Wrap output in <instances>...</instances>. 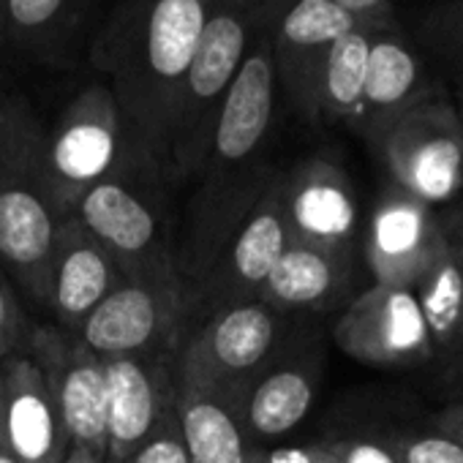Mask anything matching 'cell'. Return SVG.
Returning a JSON list of instances; mask_svg holds the SVG:
<instances>
[{"label": "cell", "instance_id": "1", "mask_svg": "<svg viewBox=\"0 0 463 463\" xmlns=\"http://www.w3.org/2000/svg\"><path fill=\"white\" fill-rule=\"evenodd\" d=\"M279 80L268 17L218 112L207 156L196 175L175 265L185 287L196 284L251 213L279 166L268 158L279 115Z\"/></svg>", "mask_w": 463, "mask_h": 463}, {"label": "cell", "instance_id": "2", "mask_svg": "<svg viewBox=\"0 0 463 463\" xmlns=\"http://www.w3.org/2000/svg\"><path fill=\"white\" fill-rule=\"evenodd\" d=\"M210 4L115 0L88 47L85 63L109 85L142 156L164 177L175 99L199 47Z\"/></svg>", "mask_w": 463, "mask_h": 463}, {"label": "cell", "instance_id": "3", "mask_svg": "<svg viewBox=\"0 0 463 463\" xmlns=\"http://www.w3.org/2000/svg\"><path fill=\"white\" fill-rule=\"evenodd\" d=\"M44 120L14 90H0V265L20 295L44 311L47 273L63 218L47 199Z\"/></svg>", "mask_w": 463, "mask_h": 463}, {"label": "cell", "instance_id": "4", "mask_svg": "<svg viewBox=\"0 0 463 463\" xmlns=\"http://www.w3.org/2000/svg\"><path fill=\"white\" fill-rule=\"evenodd\" d=\"M42 164L47 199L58 218H69L80 196L107 177L131 169L158 172L142 156L115 93L101 77L82 85L58 118L50 126L44 123Z\"/></svg>", "mask_w": 463, "mask_h": 463}, {"label": "cell", "instance_id": "5", "mask_svg": "<svg viewBox=\"0 0 463 463\" xmlns=\"http://www.w3.org/2000/svg\"><path fill=\"white\" fill-rule=\"evenodd\" d=\"M268 9L257 12L232 4H218V0L210 4V14L202 28L199 47L180 82L172 109L169 139H166L169 183L196 180L223 99L249 55L257 31L268 17Z\"/></svg>", "mask_w": 463, "mask_h": 463}, {"label": "cell", "instance_id": "6", "mask_svg": "<svg viewBox=\"0 0 463 463\" xmlns=\"http://www.w3.org/2000/svg\"><path fill=\"white\" fill-rule=\"evenodd\" d=\"M311 325L314 319L281 314L262 300L218 308L185 330L175 352L177 384L223 398L273 363Z\"/></svg>", "mask_w": 463, "mask_h": 463}, {"label": "cell", "instance_id": "7", "mask_svg": "<svg viewBox=\"0 0 463 463\" xmlns=\"http://www.w3.org/2000/svg\"><path fill=\"white\" fill-rule=\"evenodd\" d=\"M158 183H166L158 172L131 169L85 191L71 210L123 279L131 281L180 279L169 223L156 196Z\"/></svg>", "mask_w": 463, "mask_h": 463}, {"label": "cell", "instance_id": "8", "mask_svg": "<svg viewBox=\"0 0 463 463\" xmlns=\"http://www.w3.org/2000/svg\"><path fill=\"white\" fill-rule=\"evenodd\" d=\"M365 145L390 183L428 207L449 204L463 191V123L447 88L392 118Z\"/></svg>", "mask_w": 463, "mask_h": 463}, {"label": "cell", "instance_id": "9", "mask_svg": "<svg viewBox=\"0 0 463 463\" xmlns=\"http://www.w3.org/2000/svg\"><path fill=\"white\" fill-rule=\"evenodd\" d=\"M191 327L185 284L180 279L131 281L109 292L80 327V338L104 363L120 357H175Z\"/></svg>", "mask_w": 463, "mask_h": 463}, {"label": "cell", "instance_id": "10", "mask_svg": "<svg viewBox=\"0 0 463 463\" xmlns=\"http://www.w3.org/2000/svg\"><path fill=\"white\" fill-rule=\"evenodd\" d=\"M325 357L322 333L311 325L273 363L223 395L226 409L251 444L268 447L308 417L322 384Z\"/></svg>", "mask_w": 463, "mask_h": 463}, {"label": "cell", "instance_id": "11", "mask_svg": "<svg viewBox=\"0 0 463 463\" xmlns=\"http://www.w3.org/2000/svg\"><path fill=\"white\" fill-rule=\"evenodd\" d=\"M279 172L268 183L251 213L243 218L232 241L223 246L213 268L196 284L185 287L191 325L218 308L257 300L273 265L289 246V232L279 194Z\"/></svg>", "mask_w": 463, "mask_h": 463}, {"label": "cell", "instance_id": "12", "mask_svg": "<svg viewBox=\"0 0 463 463\" xmlns=\"http://www.w3.org/2000/svg\"><path fill=\"white\" fill-rule=\"evenodd\" d=\"M25 354L39 365L58 403L71 447L107 458V368L77 333L36 322Z\"/></svg>", "mask_w": 463, "mask_h": 463}, {"label": "cell", "instance_id": "13", "mask_svg": "<svg viewBox=\"0 0 463 463\" xmlns=\"http://www.w3.org/2000/svg\"><path fill=\"white\" fill-rule=\"evenodd\" d=\"M289 243L354 257L360 241L357 194L346 169L327 156H308L279 172Z\"/></svg>", "mask_w": 463, "mask_h": 463}, {"label": "cell", "instance_id": "14", "mask_svg": "<svg viewBox=\"0 0 463 463\" xmlns=\"http://www.w3.org/2000/svg\"><path fill=\"white\" fill-rule=\"evenodd\" d=\"M338 349L376 368H414L436 360L411 289L373 284L352 298L333 327Z\"/></svg>", "mask_w": 463, "mask_h": 463}, {"label": "cell", "instance_id": "15", "mask_svg": "<svg viewBox=\"0 0 463 463\" xmlns=\"http://www.w3.org/2000/svg\"><path fill=\"white\" fill-rule=\"evenodd\" d=\"M360 28L330 0H273L268 9V39L281 96L314 123V93L330 47Z\"/></svg>", "mask_w": 463, "mask_h": 463}, {"label": "cell", "instance_id": "16", "mask_svg": "<svg viewBox=\"0 0 463 463\" xmlns=\"http://www.w3.org/2000/svg\"><path fill=\"white\" fill-rule=\"evenodd\" d=\"M107 463H123L180 414L175 357L107 360Z\"/></svg>", "mask_w": 463, "mask_h": 463}, {"label": "cell", "instance_id": "17", "mask_svg": "<svg viewBox=\"0 0 463 463\" xmlns=\"http://www.w3.org/2000/svg\"><path fill=\"white\" fill-rule=\"evenodd\" d=\"M444 232L433 207L387 183L373 202L363 238L373 284L411 289L430 265Z\"/></svg>", "mask_w": 463, "mask_h": 463}, {"label": "cell", "instance_id": "18", "mask_svg": "<svg viewBox=\"0 0 463 463\" xmlns=\"http://www.w3.org/2000/svg\"><path fill=\"white\" fill-rule=\"evenodd\" d=\"M115 0H4L17 66L71 71Z\"/></svg>", "mask_w": 463, "mask_h": 463}, {"label": "cell", "instance_id": "19", "mask_svg": "<svg viewBox=\"0 0 463 463\" xmlns=\"http://www.w3.org/2000/svg\"><path fill=\"white\" fill-rule=\"evenodd\" d=\"M441 88L444 82L414 39L401 28V23L371 28L365 88L352 131L363 139H371L392 118L439 93Z\"/></svg>", "mask_w": 463, "mask_h": 463}, {"label": "cell", "instance_id": "20", "mask_svg": "<svg viewBox=\"0 0 463 463\" xmlns=\"http://www.w3.org/2000/svg\"><path fill=\"white\" fill-rule=\"evenodd\" d=\"M0 436L20 463H63L71 447L47 379L25 352L0 357Z\"/></svg>", "mask_w": 463, "mask_h": 463}, {"label": "cell", "instance_id": "21", "mask_svg": "<svg viewBox=\"0 0 463 463\" xmlns=\"http://www.w3.org/2000/svg\"><path fill=\"white\" fill-rule=\"evenodd\" d=\"M123 284V273L107 251L88 235L85 226L69 215L61 221L47 273L44 311L66 333H80L99 303Z\"/></svg>", "mask_w": 463, "mask_h": 463}, {"label": "cell", "instance_id": "22", "mask_svg": "<svg viewBox=\"0 0 463 463\" xmlns=\"http://www.w3.org/2000/svg\"><path fill=\"white\" fill-rule=\"evenodd\" d=\"M354 284V257L289 243L260 289L262 303L281 314L314 319L349 300Z\"/></svg>", "mask_w": 463, "mask_h": 463}, {"label": "cell", "instance_id": "23", "mask_svg": "<svg viewBox=\"0 0 463 463\" xmlns=\"http://www.w3.org/2000/svg\"><path fill=\"white\" fill-rule=\"evenodd\" d=\"M411 292L420 303L436 357H458L463 352V265L447 232Z\"/></svg>", "mask_w": 463, "mask_h": 463}, {"label": "cell", "instance_id": "24", "mask_svg": "<svg viewBox=\"0 0 463 463\" xmlns=\"http://www.w3.org/2000/svg\"><path fill=\"white\" fill-rule=\"evenodd\" d=\"M180 425L191 463H251L254 444L221 395L180 384Z\"/></svg>", "mask_w": 463, "mask_h": 463}, {"label": "cell", "instance_id": "25", "mask_svg": "<svg viewBox=\"0 0 463 463\" xmlns=\"http://www.w3.org/2000/svg\"><path fill=\"white\" fill-rule=\"evenodd\" d=\"M368 47L371 28H354L346 36H341L325 55L314 93L317 126H354L365 88Z\"/></svg>", "mask_w": 463, "mask_h": 463}, {"label": "cell", "instance_id": "26", "mask_svg": "<svg viewBox=\"0 0 463 463\" xmlns=\"http://www.w3.org/2000/svg\"><path fill=\"white\" fill-rule=\"evenodd\" d=\"M439 80L463 85V0H436L422 9L409 33Z\"/></svg>", "mask_w": 463, "mask_h": 463}, {"label": "cell", "instance_id": "27", "mask_svg": "<svg viewBox=\"0 0 463 463\" xmlns=\"http://www.w3.org/2000/svg\"><path fill=\"white\" fill-rule=\"evenodd\" d=\"M36 319L23 303V295L6 268L0 265V357L25 352Z\"/></svg>", "mask_w": 463, "mask_h": 463}, {"label": "cell", "instance_id": "28", "mask_svg": "<svg viewBox=\"0 0 463 463\" xmlns=\"http://www.w3.org/2000/svg\"><path fill=\"white\" fill-rule=\"evenodd\" d=\"M395 447L401 463H463V444L436 428L395 430Z\"/></svg>", "mask_w": 463, "mask_h": 463}, {"label": "cell", "instance_id": "29", "mask_svg": "<svg viewBox=\"0 0 463 463\" xmlns=\"http://www.w3.org/2000/svg\"><path fill=\"white\" fill-rule=\"evenodd\" d=\"M322 444L344 463H401L395 447V430L335 436V439H325Z\"/></svg>", "mask_w": 463, "mask_h": 463}, {"label": "cell", "instance_id": "30", "mask_svg": "<svg viewBox=\"0 0 463 463\" xmlns=\"http://www.w3.org/2000/svg\"><path fill=\"white\" fill-rule=\"evenodd\" d=\"M123 463H191L188 447L180 425V414L164 422L137 452H131Z\"/></svg>", "mask_w": 463, "mask_h": 463}, {"label": "cell", "instance_id": "31", "mask_svg": "<svg viewBox=\"0 0 463 463\" xmlns=\"http://www.w3.org/2000/svg\"><path fill=\"white\" fill-rule=\"evenodd\" d=\"M338 9H344L360 28H384L395 25V0H330Z\"/></svg>", "mask_w": 463, "mask_h": 463}, {"label": "cell", "instance_id": "32", "mask_svg": "<svg viewBox=\"0 0 463 463\" xmlns=\"http://www.w3.org/2000/svg\"><path fill=\"white\" fill-rule=\"evenodd\" d=\"M430 428H436L463 444V401H455V403L444 406L441 411H436L430 420Z\"/></svg>", "mask_w": 463, "mask_h": 463}, {"label": "cell", "instance_id": "33", "mask_svg": "<svg viewBox=\"0 0 463 463\" xmlns=\"http://www.w3.org/2000/svg\"><path fill=\"white\" fill-rule=\"evenodd\" d=\"M14 69H17V58H14V47H12L6 9H4V0H0V90H4V82L9 80V74Z\"/></svg>", "mask_w": 463, "mask_h": 463}, {"label": "cell", "instance_id": "34", "mask_svg": "<svg viewBox=\"0 0 463 463\" xmlns=\"http://www.w3.org/2000/svg\"><path fill=\"white\" fill-rule=\"evenodd\" d=\"M251 463H311V455H308V447H300V449H268V447L254 444Z\"/></svg>", "mask_w": 463, "mask_h": 463}, {"label": "cell", "instance_id": "35", "mask_svg": "<svg viewBox=\"0 0 463 463\" xmlns=\"http://www.w3.org/2000/svg\"><path fill=\"white\" fill-rule=\"evenodd\" d=\"M63 463H107V458L96 455L93 449H85V447H69Z\"/></svg>", "mask_w": 463, "mask_h": 463}, {"label": "cell", "instance_id": "36", "mask_svg": "<svg viewBox=\"0 0 463 463\" xmlns=\"http://www.w3.org/2000/svg\"><path fill=\"white\" fill-rule=\"evenodd\" d=\"M308 455H311V463H344L338 455H333L322 441L317 444H308Z\"/></svg>", "mask_w": 463, "mask_h": 463}, {"label": "cell", "instance_id": "37", "mask_svg": "<svg viewBox=\"0 0 463 463\" xmlns=\"http://www.w3.org/2000/svg\"><path fill=\"white\" fill-rule=\"evenodd\" d=\"M218 4H232V6H243V9H257V12H265L273 0H218Z\"/></svg>", "mask_w": 463, "mask_h": 463}, {"label": "cell", "instance_id": "38", "mask_svg": "<svg viewBox=\"0 0 463 463\" xmlns=\"http://www.w3.org/2000/svg\"><path fill=\"white\" fill-rule=\"evenodd\" d=\"M0 463H20L14 455H12V449L6 447V441H4V436H0Z\"/></svg>", "mask_w": 463, "mask_h": 463}, {"label": "cell", "instance_id": "39", "mask_svg": "<svg viewBox=\"0 0 463 463\" xmlns=\"http://www.w3.org/2000/svg\"><path fill=\"white\" fill-rule=\"evenodd\" d=\"M455 99V107H458V115H460V123H463V90L458 93V96H452Z\"/></svg>", "mask_w": 463, "mask_h": 463}, {"label": "cell", "instance_id": "40", "mask_svg": "<svg viewBox=\"0 0 463 463\" xmlns=\"http://www.w3.org/2000/svg\"><path fill=\"white\" fill-rule=\"evenodd\" d=\"M452 243H455V249H458V257H460V265H463V238L458 241V238H452Z\"/></svg>", "mask_w": 463, "mask_h": 463}]
</instances>
